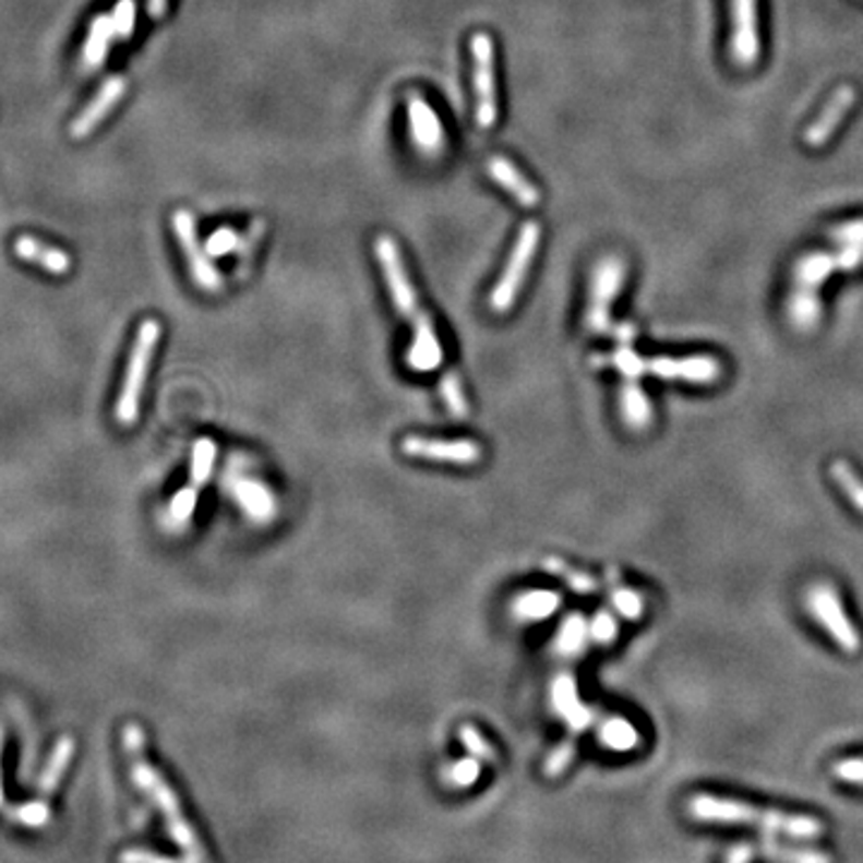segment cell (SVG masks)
I'll return each mask as SVG.
<instances>
[{"label":"cell","instance_id":"25","mask_svg":"<svg viewBox=\"0 0 863 863\" xmlns=\"http://www.w3.org/2000/svg\"><path fill=\"white\" fill-rule=\"evenodd\" d=\"M607 586H610V602L619 614L628 619V622H636V619L643 616V612H646V600H643L640 592L624 586L622 576H619L614 566L607 568Z\"/></svg>","mask_w":863,"mask_h":863},{"label":"cell","instance_id":"48","mask_svg":"<svg viewBox=\"0 0 863 863\" xmlns=\"http://www.w3.org/2000/svg\"><path fill=\"white\" fill-rule=\"evenodd\" d=\"M636 334H638V329H636V324H631V322H624V324H616V326H614V332H612V336L616 338V341H619V346H631V344H634V338H636Z\"/></svg>","mask_w":863,"mask_h":863},{"label":"cell","instance_id":"6","mask_svg":"<svg viewBox=\"0 0 863 863\" xmlns=\"http://www.w3.org/2000/svg\"><path fill=\"white\" fill-rule=\"evenodd\" d=\"M626 278V264L619 257H604L595 266L592 281H590V300L586 312V326L590 334H610L614 332V322L610 308L619 290L624 286Z\"/></svg>","mask_w":863,"mask_h":863},{"label":"cell","instance_id":"44","mask_svg":"<svg viewBox=\"0 0 863 863\" xmlns=\"http://www.w3.org/2000/svg\"><path fill=\"white\" fill-rule=\"evenodd\" d=\"M832 775L842 782L863 784V758H844L832 765Z\"/></svg>","mask_w":863,"mask_h":863},{"label":"cell","instance_id":"1","mask_svg":"<svg viewBox=\"0 0 863 863\" xmlns=\"http://www.w3.org/2000/svg\"><path fill=\"white\" fill-rule=\"evenodd\" d=\"M374 252L376 260H380L388 293H392L398 314L400 317H408L412 326H416L412 344L408 348V364L416 372H436L444 364V348L440 336L434 332L432 317L420 308L418 293L410 284L404 262H400L396 242L388 236H380L374 242Z\"/></svg>","mask_w":863,"mask_h":863},{"label":"cell","instance_id":"28","mask_svg":"<svg viewBox=\"0 0 863 863\" xmlns=\"http://www.w3.org/2000/svg\"><path fill=\"white\" fill-rule=\"evenodd\" d=\"M600 741L610 751H631L640 744L638 729L624 717H607L600 724Z\"/></svg>","mask_w":863,"mask_h":863},{"label":"cell","instance_id":"16","mask_svg":"<svg viewBox=\"0 0 863 863\" xmlns=\"http://www.w3.org/2000/svg\"><path fill=\"white\" fill-rule=\"evenodd\" d=\"M233 496L236 504L242 508V514H245L252 523H269L278 512L274 492L257 478H248V476L236 478Z\"/></svg>","mask_w":863,"mask_h":863},{"label":"cell","instance_id":"33","mask_svg":"<svg viewBox=\"0 0 863 863\" xmlns=\"http://www.w3.org/2000/svg\"><path fill=\"white\" fill-rule=\"evenodd\" d=\"M542 566L550 571V574L566 580L568 588L580 592V595H590L600 588V583L595 580L590 574H586V571H578V568H571L564 559H559V556H547Z\"/></svg>","mask_w":863,"mask_h":863},{"label":"cell","instance_id":"4","mask_svg":"<svg viewBox=\"0 0 863 863\" xmlns=\"http://www.w3.org/2000/svg\"><path fill=\"white\" fill-rule=\"evenodd\" d=\"M159 338H161V324L156 320H144L140 332H137L135 346H132V350H130V362L125 370L123 388H120L118 404H116V418L120 424H123V428H132V424H135L140 418L144 382H147L149 364H152L156 346H159Z\"/></svg>","mask_w":863,"mask_h":863},{"label":"cell","instance_id":"5","mask_svg":"<svg viewBox=\"0 0 863 863\" xmlns=\"http://www.w3.org/2000/svg\"><path fill=\"white\" fill-rule=\"evenodd\" d=\"M540 238H542V228L538 221H528L520 228L516 245L512 250V257H508L506 269H504L500 281H496L492 296H490V308L496 314H504L514 308V302L520 293V286L528 276L530 262L535 257V252H538Z\"/></svg>","mask_w":863,"mask_h":863},{"label":"cell","instance_id":"12","mask_svg":"<svg viewBox=\"0 0 863 863\" xmlns=\"http://www.w3.org/2000/svg\"><path fill=\"white\" fill-rule=\"evenodd\" d=\"M646 374L660 380L688 382V384H712L722 376V364L712 356H686V358H646Z\"/></svg>","mask_w":863,"mask_h":863},{"label":"cell","instance_id":"37","mask_svg":"<svg viewBox=\"0 0 863 863\" xmlns=\"http://www.w3.org/2000/svg\"><path fill=\"white\" fill-rule=\"evenodd\" d=\"M458 736H460V741H464V746L468 748L470 756H476L480 760H488V763H500V756H496L494 746L480 734V729H476L472 724H464V727H460Z\"/></svg>","mask_w":863,"mask_h":863},{"label":"cell","instance_id":"14","mask_svg":"<svg viewBox=\"0 0 863 863\" xmlns=\"http://www.w3.org/2000/svg\"><path fill=\"white\" fill-rule=\"evenodd\" d=\"M125 89H128V80L125 77H120V75H113V77H108L106 82H104V87L99 89V94L94 96V99L87 104V108H84V111L72 120V125H70V137L72 140H84V137H89L92 132L96 130V125L101 123V120L108 116V111H111V108L123 99V94H125Z\"/></svg>","mask_w":863,"mask_h":863},{"label":"cell","instance_id":"43","mask_svg":"<svg viewBox=\"0 0 863 863\" xmlns=\"http://www.w3.org/2000/svg\"><path fill=\"white\" fill-rule=\"evenodd\" d=\"M830 238L840 242V245H863V218L835 226L830 230Z\"/></svg>","mask_w":863,"mask_h":863},{"label":"cell","instance_id":"9","mask_svg":"<svg viewBox=\"0 0 863 863\" xmlns=\"http://www.w3.org/2000/svg\"><path fill=\"white\" fill-rule=\"evenodd\" d=\"M472 53V84H476L478 99V125L490 130L496 120V99H494V48L488 34H476L470 41Z\"/></svg>","mask_w":863,"mask_h":863},{"label":"cell","instance_id":"24","mask_svg":"<svg viewBox=\"0 0 863 863\" xmlns=\"http://www.w3.org/2000/svg\"><path fill=\"white\" fill-rule=\"evenodd\" d=\"M72 753H75V739H72V736L58 739V744H56V748L51 753V758H48L46 768H44V775H41V780H39V794H41L44 801L56 792L60 780H63L65 768L72 760Z\"/></svg>","mask_w":863,"mask_h":863},{"label":"cell","instance_id":"45","mask_svg":"<svg viewBox=\"0 0 863 863\" xmlns=\"http://www.w3.org/2000/svg\"><path fill=\"white\" fill-rule=\"evenodd\" d=\"M592 720H595V712H592V708H588V705H578V708L571 712L568 717H566V724H568V732L571 734H576V736H580L583 732H586V729H590V724H592Z\"/></svg>","mask_w":863,"mask_h":863},{"label":"cell","instance_id":"13","mask_svg":"<svg viewBox=\"0 0 863 863\" xmlns=\"http://www.w3.org/2000/svg\"><path fill=\"white\" fill-rule=\"evenodd\" d=\"M732 56L741 68H751L760 56L756 0H732Z\"/></svg>","mask_w":863,"mask_h":863},{"label":"cell","instance_id":"10","mask_svg":"<svg viewBox=\"0 0 863 863\" xmlns=\"http://www.w3.org/2000/svg\"><path fill=\"white\" fill-rule=\"evenodd\" d=\"M400 448L412 458H428L434 464L476 466L482 458V446L472 440H440V436L410 434L400 442Z\"/></svg>","mask_w":863,"mask_h":863},{"label":"cell","instance_id":"11","mask_svg":"<svg viewBox=\"0 0 863 863\" xmlns=\"http://www.w3.org/2000/svg\"><path fill=\"white\" fill-rule=\"evenodd\" d=\"M863 266V245H844L837 254L830 252H811L796 262V286L813 288L818 286L835 272H854Z\"/></svg>","mask_w":863,"mask_h":863},{"label":"cell","instance_id":"39","mask_svg":"<svg viewBox=\"0 0 863 863\" xmlns=\"http://www.w3.org/2000/svg\"><path fill=\"white\" fill-rule=\"evenodd\" d=\"M10 818L17 820L22 825H29V828H44L51 818V808H48L46 801H29V804H22L17 808L10 811Z\"/></svg>","mask_w":863,"mask_h":863},{"label":"cell","instance_id":"49","mask_svg":"<svg viewBox=\"0 0 863 863\" xmlns=\"http://www.w3.org/2000/svg\"><path fill=\"white\" fill-rule=\"evenodd\" d=\"M166 5H168V0H147V12H149V17H152V20L164 17Z\"/></svg>","mask_w":863,"mask_h":863},{"label":"cell","instance_id":"18","mask_svg":"<svg viewBox=\"0 0 863 863\" xmlns=\"http://www.w3.org/2000/svg\"><path fill=\"white\" fill-rule=\"evenodd\" d=\"M488 173L492 176L494 182H500L502 188H506L508 192H512L514 197L518 200V204L526 206V209H532V206L540 204V200H542L540 190L535 188L532 182L526 176H523L512 161L504 159V156H494V159H490Z\"/></svg>","mask_w":863,"mask_h":863},{"label":"cell","instance_id":"26","mask_svg":"<svg viewBox=\"0 0 863 863\" xmlns=\"http://www.w3.org/2000/svg\"><path fill=\"white\" fill-rule=\"evenodd\" d=\"M789 320L799 332H813L820 322V300L813 288L796 286L792 300H789Z\"/></svg>","mask_w":863,"mask_h":863},{"label":"cell","instance_id":"46","mask_svg":"<svg viewBox=\"0 0 863 863\" xmlns=\"http://www.w3.org/2000/svg\"><path fill=\"white\" fill-rule=\"evenodd\" d=\"M120 863H188V861L154 854V852H147V849H128V852L120 854Z\"/></svg>","mask_w":863,"mask_h":863},{"label":"cell","instance_id":"17","mask_svg":"<svg viewBox=\"0 0 863 863\" xmlns=\"http://www.w3.org/2000/svg\"><path fill=\"white\" fill-rule=\"evenodd\" d=\"M854 101H856V89L854 87H849V84H844V87L837 89L832 94V99L825 104V108L820 111L816 123H813L806 130L804 142L808 144V147H813V149L823 147V144L832 137V132L837 130V125L842 123L844 116L849 113V108L854 106Z\"/></svg>","mask_w":863,"mask_h":863},{"label":"cell","instance_id":"29","mask_svg":"<svg viewBox=\"0 0 863 863\" xmlns=\"http://www.w3.org/2000/svg\"><path fill=\"white\" fill-rule=\"evenodd\" d=\"M216 464V442L209 436H200L192 446V464H190V484L202 490L212 478V470Z\"/></svg>","mask_w":863,"mask_h":863},{"label":"cell","instance_id":"27","mask_svg":"<svg viewBox=\"0 0 863 863\" xmlns=\"http://www.w3.org/2000/svg\"><path fill=\"white\" fill-rule=\"evenodd\" d=\"M592 368H612L619 374H624V380H640L646 374V358L631 346H619L610 356H592Z\"/></svg>","mask_w":863,"mask_h":863},{"label":"cell","instance_id":"22","mask_svg":"<svg viewBox=\"0 0 863 863\" xmlns=\"http://www.w3.org/2000/svg\"><path fill=\"white\" fill-rule=\"evenodd\" d=\"M588 640H590V622L580 612H571L562 622V626H559L554 650L559 658H578V655L586 650Z\"/></svg>","mask_w":863,"mask_h":863},{"label":"cell","instance_id":"19","mask_svg":"<svg viewBox=\"0 0 863 863\" xmlns=\"http://www.w3.org/2000/svg\"><path fill=\"white\" fill-rule=\"evenodd\" d=\"M12 250H15V254H17L20 260L29 262V264H39V266H44L48 274L63 276V274L70 272L72 262H70L68 252L46 245V242L36 240L32 236H20L15 240V245H12Z\"/></svg>","mask_w":863,"mask_h":863},{"label":"cell","instance_id":"41","mask_svg":"<svg viewBox=\"0 0 863 863\" xmlns=\"http://www.w3.org/2000/svg\"><path fill=\"white\" fill-rule=\"evenodd\" d=\"M619 634V624L612 612H598L595 619L590 622V640L598 643V646H610V643L616 640Z\"/></svg>","mask_w":863,"mask_h":863},{"label":"cell","instance_id":"8","mask_svg":"<svg viewBox=\"0 0 863 863\" xmlns=\"http://www.w3.org/2000/svg\"><path fill=\"white\" fill-rule=\"evenodd\" d=\"M173 230L180 240L182 252H185V257H188L194 284H197L202 290H206V293H216V290H221L224 276L218 274V269L212 262L214 257L200 242L197 221H194V216L188 209H178L173 214Z\"/></svg>","mask_w":863,"mask_h":863},{"label":"cell","instance_id":"3","mask_svg":"<svg viewBox=\"0 0 863 863\" xmlns=\"http://www.w3.org/2000/svg\"><path fill=\"white\" fill-rule=\"evenodd\" d=\"M688 816L700 823H724V825H753V828L782 832L799 840H818L825 835V825L818 818L799 816V813L763 811L744 801L722 799L712 794H696L688 801Z\"/></svg>","mask_w":863,"mask_h":863},{"label":"cell","instance_id":"31","mask_svg":"<svg viewBox=\"0 0 863 863\" xmlns=\"http://www.w3.org/2000/svg\"><path fill=\"white\" fill-rule=\"evenodd\" d=\"M197 502H200V490L194 488V484L182 488L166 508V526L171 530L185 528L194 514V508H197Z\"/></svg>","mask_w":863,"mask_h":863},{"label":"cell","instance_id":"38","mask_svg":"<svg viewBox=\"0 0 863 863\" xmlns=\"http://www.w3.org/2000/svg\"><path fill=\"white\" fill-rule=\"evenodd\" d=\"M576 741H578V736L576 734H568L562 744H559L550 756H547V760H544V775L547 777H559L562 775L568 765H571V760L576 758Z\"/></svg>","mask_w":863,"mask_h":863},{"label":"cell","instance_id":"36","mask_svg":"<svg viewBox=\"0 0 863 863\" xmlns=\"http://www.w3.org/2000/svg\"><path fill=\"white\" fill-rule=\"evenodd\" d=\"M480 775H482V760L476 758V756H470V758L456 760V763L448 765V768L442 775V780L446 784H452L454 789H468V787H472L480 780Z\"/></svg>","mask_w":863,"mask_h":863},{"label":"cell","instance_id":"50","mask_svg":"<svg viewBox=\"0 0 863 863\" xmlns=\"http://www.w3.org/2000/svg\"><path fill=\"white\" fill-rule=\"evenodd\" d=\"M0 806H3V782H0Z\"/></svg>","mask_w":863,"mask_h":863},{"label":"cell","instance_id":"35","mask_svg":"<svg viewBox=\"0 0 863 863\" xmlns=\"http://www.w3.org/2000/svg\"><path fill=\"white\" fill-rule=\"evenodd\" d=\"M830 476L837 482V488H840L849 496V502H852L863 514V480L856 476L854 468L849 466L847 460H835L830 468Z\"/></svg>","mask_w":863,"mask_h":863},{"label":"cell","instance_id":"40","mask_svg":"<svg viewBox=\"0 0 863 863\" xmlns=\"http://www.w3.org/2000/svg\"><path fill=\"white\" fill-rule=\"evenodd\" d=\"M113 27L118 39H130L132 32H135V20H137V3L135 0H118L113 12Z\"/></svg>","mask_w":863,"mask_h":863},{"label":"cell","instance_id":"47","mask_svg":"<svg viewBox=\"0 0 863 863\" xmlns=\"http://www.w3.org/2000/svg\"><path fill=\"white\" fill-rule=\"evenodd\" d=\"M753 859V847L748 842H739L729 849L724 863H751Z\"/></svg>","mask_w":863,"mask_h":863},{"label":"cell","instance_id":"32","mask_svg":"<svg viewBox=\"0 0 863 863\" xmlns=\"http://www.w3.org/2000/svg\"><path fill=\"white\" fill-rule=\"evenodd\" d=\"M550 700H552V708H554V712L559 715V717H566L574 712L578 705H580V698H578V684H576V679L571 676L568 672H562V674H556L554 679H552V691H550Z\"/></svg>","mask_w":863,"mask_h":863},{"label":"cell","instance_id":"15","mask_svg":"<svg viewBox=\"0 0 863 863\" xmlns=\"http://www.w3.org/2000/svg\"><path fill=\"white\" fill-rule=\"evenodd\" d=\"M408 120H410V135L416 140L418 149L428 156H436L444 149V128L436 118L434 108L422 99V96L412 94L408 99Z\"/></svg>","mask_w":863,"mask_h":863},{"label":"cell","instance_id":"21","mask_svg":"<svg viewBox=\"0 0 863 863\" xmlns=\"http://www.w3.org/2000/svg\"><path fill=\"white\" fill-rule=\"evenodd\" d=\"M619 404H622V418L628 430L646 432L650 428L655 412L650 406V398L646 392H643L638 380H624Z\"/></svg>","mask_w":863,"mask_h":863},{"label":"cell","instance_id":"20","mask_svg":"<svg viewBox=\"0 0 863 863\" xmlns=\"http://www.w3.org/2000/svg\"><path fill=\"white\" fill-rule=\"evenodd\" d=\"M562 595L556 590H526L514 598L512 614L518 622H544L562 607Z\"/></svg>","mask_w":863,"mask_h":863},{"label":"cell","instance_id":"7","mask_svg":"<svg viewBox=\"0 0 863 863\" xmlns=\"http://www.w3.org/2000/svg\"><path fill=\"white\" fill-rule=\"evenodd\" d=\"M806 604L811 616L828 631V636L840 646L844 652L854 655L861 648V636L852 619L847 616L844 607L840 602V595L828 583H816L806 592Z\"/></svg>","mask_w":863,"mask_h":863},{"label":"cell","instance_id":"34","mask_svg":"<svg viewBox=\"0 0 863 863\" xmlns=\"http://www.w3.org/2000/svg\"><path fill=\"white\" fill-rule=\"evenodd\" d=\"M440 388H442V396H444V404H446L448 412H452L454 418H468L470 408H468V398L464 392V380H460V374L454 370L444 372Z\"/></svg>","mask_w":863,"mask_h":863},{"label":"cell","instance_id":"42","mask_svg":"<svg viewBox=\"0 0 863 863\" xmlns=\"http://www.w3.org/2000/svg\"><path fill=\"white\" fill-rule=\"evenodd\" d=\"M204 248L212 254V257H226L228 252H238L240 236L233 228H218L216 233L209 236V240L204 242Z\"/></svg>","mask_w":863,"mask_h":863},{"label":"cell","instance_id":"23","mask_svg":"<svg viewBox=\"0 0 863 863\" xmlns=\"http://www.w3.org/2000/svg\"><path fill=\"white\" fill-rule=\"evenodd\" d=\"M113 36H116L113 17L111 15H96L92 20V24H89L87 41H84V48H82L84 65H87L89 70H99L104 65L108 46H111Z\"/></svg>","mask_w":863,"mask_h":863},{"label":"cell","instance_id":"30","mask_svg":"<svg viewBox=\"0 0 863 863\" xmlns=\"http://www.w3.org/2000/svg\"><path fill=\"white\" fill-rule=\"evenodd\" d=\"M760 854L772 859L775 863H832L828 854L816 852V849H792L777 844L775 840H768V837L760 842Z\"/></svg>","mask_w":863,"mask_h":863},{"label":"cell","instance_id":"2","mask_svg":"<svg viewBox=\"0 0 863 863\" xmlns=\"http://www.w3.org/2000/svg\"><path fill=\"white\" fill-rule=\"evenodd\" d=\"M123 746H125V753L130 758L132 780H135V784L142 789V792L161 808L166 825H168V832H171L176 844L182 849L185 861L188 863H212L209 856H206V852H204L197 832H194L190 820L185 818V813H182L173 787L164 780L159 770L152 768L147 756H144V732L140 724H135V722L125 724Z\"/></svg>","mask_w":863,"mask_h":863}]
</instances>
